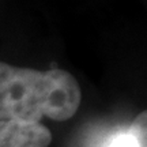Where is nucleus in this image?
Listing matches in <instances>:
<instances>
[{"instance_id": "nucleus-1", "label": "nucleus", "mask_w": 147, "mask_h": 147, "mask_svg": "<svg viewBox=\"0 0 147 147\" xmlns=\"http://www.w3.org/2000/svg\"><path fill=\"white\" fill-rule=\"evenodd\" d=\"M80 98L78 80L64 69L38 71L0 61V120H68L78 112Z\"/></svg>"}, {"instance_id": "nucleus-2", "label": "nucleus", "mask_w": 147, "mask_h": 147, "mask_svg": "<svg viewBox=\"0 0 147 147\" xmlns=\"http://www.w3.org/2000/svg\"><path fill=\"white\" fill-rule=\"evenodd\" d=\"M147 113L142 112L131 124L86 125L72 147H146Z\"/></svg>"}, {"instance_id": "nucleus-3", "label": "nucleus", "mask_w": 147, "mask_h": 147, "mask_svg": "<svg viewBox=\"0 0 147 147\" xmlns=\"http://www.w3.org/2000/svg\"><path fill=\"white\" fill-rule=\"evenodd\" d=\"M52 134L41 123L0 120V147H48Z\"/></svg>"}]
</instances>
